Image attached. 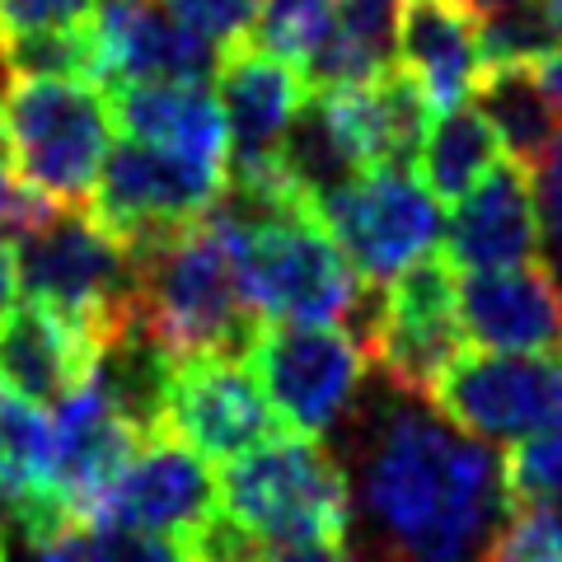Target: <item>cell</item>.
<instances>
[{
	"mask_svg": "<svg viewBox=\"0 0 562 562\" xmlns=\"http://www.w3.org/2000/svg\"><path fill=\"white\" fill-rule=\"evenodd\" d=\"M357 502L371 530L366 562H479L516 506L487 441L403 394L361 431Z\"/></svg>",
	"mask_w": 562,
	"mask_h": 562,
	"instance_id": "6da1fadb",
	"label": "cell"
},
{
	"mask_svg": "<svg viewBox=\"0 0 562 562\" xmlns=\"http://www.w3.org/2000/svg\"><path fill=\"white\" fill-rule=\"evenodd\" d=\"M140 324L173 361L235 357L254 347L262 319L244 301L235 239L211 216L136 254Z\"/></svg>",
	"mask_w": 562,
	"mask_h": 562,
	"instance_id": "7a4b0ae2",
	"label": "cell"
},
{
	"mask_svg": "<svg viewBox=\"0 0 562 562\" xmlns=\"http://www.w3.org/2000/svg\"><path fill=\"white\" fill-rule=\"evenodd\" d=\"M221 512L262 543H342L351 525V479L319 436H272L216 479Z\"/></svg>",
	"mask_w": 562,
	"mask_h": 562,
	"instance_id": "3957f363",
	"label": "cell"
},
{
	"mask_svg": "<svg viewBox=\"0 0 562 562\" xmlns=\"http://www.w3.org/2000/svg\"><path fill=\"white\" fill-rule=\"evenodd\" d=\"M347 333L366 347V361L403 398H431L446 366L464 351L460 277L454 262L431 249L384 286H366Z\"/></svg>",
	"mask_w": 562,
	"mask_h": 562,
	"instance_id": "277c9868",
	"label": "cell"
},
{
	"mask_svg": "<svg viewBox=\"0 0 562 562\" xmlns=\"http://www.w3.org/2000/svg\"><path fill=\"white\" fill-rule=\"evenodd\" d=\"M14 173L52 206H85L113 150V103L94 80H14L0 103Z\"/></svg>",
	"mask_w": 562,
	"mask_h": 562,
	"instance_id": "5b68a950",
	"label": "cell"
},
{
	"mask_svg": "<svg viewBox=\"0 0 562 562\" xmlns=\"http://www.w3.org/2000/svg\"><path fill=\"white\" fill-rule=\"evenodd\" d=\"M14 268L29 301L85 324L94 342L140 319L136 254L76 206H57L38 231L14 239Z\"/></svg>",
	"mask_w": 562,
	"mask_h": 562,
	"instance_id": "8992f818",
	"label": "cell"
},
{
	"mask_svg": "<svg viewBox=\"0 0 562 562\" xmlns=\"http://www.w3.org/2000/svg\"><path fill=\"white\" fill-rule=\"evenodd\" d=\"M225 235L239 254L244 301L262 324H347L371 286L357 277L314 211Z\"/></svg>",
	"mask_w": 562,
	"mask_h": 562,
	"instance_id": "52a82bcc",
	"label": "cell"
},
{
	"mask_svg": "<svg viewBox=\"0 0 562 562\" xmlns=\"http://www.w3.org/2000/svg\"><path fill=\"white\" fill-rule=\"evenodd\" d=\"M225 179H231L225 165L192 160V155L160 150L127 136L109 150V160L99 169L90 216L132 254H140L198 225L225 192Z\"/></svg>",
	"mask_w": 562,
	"mask_h": 562,
	"instance_id": "ba28073f",
	"label": "cell"
},
{
	"mask_svg": "<svg viewBox=\"0 0 562 562\" xmlns=\"http://www.w3.org/2000/svg\"><path fill=\"white\" fill-rule=\"evenodd\" d=\"M314 216L347 254L357 277L371 286H384L408 262L431 254L436 239L446 235L441 202L431 198L413 169L394 165L361 169L357 179H347L342 188L314 202Z\"/></svg>",
	"mask_w": 562,
	"mask_h": 562,
	"instance_id": "9c48e42d",
	"label": "cell"
},
{
	"mask_svg": "<svg viewBox=\"0 0 562 562\" xmlns=\"http://www.w3.org/2000/svg\"><path fill=\"white\" fill-rule=\"evenodd\" d=\"M431 408L473 441L520 446L562 427V351H460Z\"/></svg>",
	"mask_w": 562,
	"mask_h": 562,
	"instance_id": "30bf717a",
	"label": "cell"
},
{
	"mask_svg": "<svg viewBox=\"0 0 562 562\" xmlns=\"http://www.w3.org/2000/svg\"><path fill=\"white\" fill-rule=\"evenodd\" d=\"M244 366L291 431L319 436L357 403L366 347L342 324H262Z\"/></svg>",
	"mask_w": 562,
	"mask_h": 562,
	"instance_id": "8fae6325",
	"label": "cell"
},
{
	"mask_svg": "<svg viewBox=\"0 0 562 562\" xmlns=\"http://www.w3.org/2000/svg\"><path fill=\"white\" fill-rule=\"evenodd\" d=\"M277 413L249 366L235 357H188L173 361L169 394H165V427L188 450L211 464H231L239 454L258 450L277 436Z\"/></svg>",
	"mask_w": 562,
	"mask_h": 562,
	"instance_id": "7c38bea8",
	"label": "cell"
},
{
	"mask_svg": "<svg viewBox=\"0 0 562 562\" xmlns=\"http://www.w3.org/2000/svg\"><path fill=\"white\" fill-rule=\"evenodd\" d=\"M216 506H221L216 473L206 469L202 454L173 441V436H150L132 454V464L113 479V487L94 502L85 525L188 539Z\"/></svg>",
	"mask_w": 562,
	"mask_h": 562,
	"instance_id": "4fadbf2b",
	"label": "cell"
},
{
	"mask_svg": "<svg viewBox=\"0 0 562 562\" xmlns=\"http://www.w3.org/2000/svg\"><path fill=\"white\" fill-rule=\"evenodd\" d=\"M99 33V85L140 80H198L206 85L221 66V52L206 38H198L183 20H173L165 0H122V5H99L94 14Z\"/></svg>",
	"mask_w": 562,
	"mask_h": 562,
	"instance_id": "5bb4252c",
	"label": "cell"
},
{
	"mask_svg": "<svg viewBox=\"0 0 562 562\" xmlns=\"http://www.w3.org/2000/svg\"><path fill=\"white\" fill-rule=\"evenodd\" d=\"M464 338L483 351H562V286L549 262L460 277Z\"/></svg>",
	"mask_w": 562,
	"mask_h": 562,
	"instance_id": "9a60e30c",
	"label": "cell"
},
{
	"mask_svg": "<svg viewBox=\"0 0 562 562\" xmlns=\"http://www.w3.org/2000/svg\"><path fill=\"white\" fill-rule=\"evenodd\" d=\"M539 206H535V179L516 160H497L483 183L460 198L454 216L446 221V258L464 272H492V268H520L539 258Z\"/></svg>",
	"mask_w": 562,
	"mask_h": 562,
	"instance_id": "2e32d148",
	"label": "cell"
},
{
	"mask_svg": "<svg viewBox=\"0 0 562 562\" xmlns=\"http://www.w3.org/2000/svg\"><path fill=\"white\" fill-rule=\"evenodd\" d=\"M140 446H146V436L94 384H85L80 394L61 403L57 422H52V492L85 525L94 502L113 487V479L132 464Z\"/></svg>",
	"mask_w": 562,
	"mask_h": 562,
	"instance_id": "e0dca14e",
	"label": "cell"
},
{
	"mask_svg": "<svg viewBox=\"0 0 562 562\" xmlns=\"http://www.w3.org/2000/svg\"><path fill=\"white\" fill-rule=\"evenodd\" d=\"M94 357V333L52 305L29 301L0 319V384L38 408H61L70 394H80L90 384Z\"/></svg>",
	"mask_w": 562,
	"mask_h": 562,
	"instance_id": "ac0fdd59",
	"label": "cell"
},
{
	"mask_svg": "<svg viewBox=\"0 0 562 562\" xmlns=\"http://www.w3.org/2000/svg\"><path fill=\"white\" fill-rule=\"evenodd\" d=\"M211 80H216L225 127H231V165L277 155L281 136H286L301 103L310 99L301 66L281 61L277 52L258 43H239L221 52V66Z\"/></svg>",
	"mask_w": 562,
	"mask_h": 562,
	"instance_id": "d6986e66",
	"label": "cell"
},
{
	"mask_svg": "<svg viewBox=\"0 0 562 562\" xmlns=\"http://www.w3.org/2000/svg\"><path fill=\"white\" fill-rule=\"evenodd\" d=\"M113 122L132 140L231 169V127L216 90L198 80H140L113 90Z\"/></svg>",
	"mask_w": 562,
	"mask_h": 562,
	"instance_id": "ffe728a7",
	"label": "cell"
},
{
	"mask_svg": "<svg viewBox=\"0 0 562 562\" xmlns=\"http://www.w3.org/2000/svg\"><path fill=\"white\" fill-rule=\"evenodd\" d=\"M483 14L464 0H398V57L436 109L464 103L483 70Z\"/></svg>",
	"mask_w": 562,
	"mask_h": 562,
	"instance_id": "44dd1931",
	"label": "cell"
},
{
	"mask_svg": "<svg viewBox=\"0 0 562 562\" xmlns=\"http://www.w3.org/2000/svg\"><path fill=\"white\" fill-rule=\"evenodd\" d=\"M469 94L506 160H516L520 169H539L562 140V109L539 80V66H483Z\"/></svg>",
	"mask_w": 562,
	"mask_h": 562,
	"instance_id": "7402d4cb",
	"label": "cell"
},
{
	"mask_svg": "<svg viewBox=\"0 0 562 562\" xmlns=\"http://www.w3.org/2000/svg\"><path fill=\"white\" fill-rule=\"evenodd\" d=\"M394 47H398V0H338L324 43L301 66V76L310 90L366 85L384 66H394Z\"/></svg>",
	"mask_w": 562,
	"mask_h": 562,
	"instance_id": "603a6c76",
	"label": "cell"
},
{
	"mask_svg": "<svg viewBox=\"0 0 562 562\" xmlns=\"http://www.w3.org/2000/svg\"><path fill=\"white\" fill-rule=\"evenodd\" d=\"M497 160L502 146L492 136L487 117L473 103H454V109H441V117L427 127L417 169L436 202H460L483 183V173Z\"/></svg>",
	"mask_w": 562,
	"mask_h": 562,
	"instance_id": "cb8c5ba5",
	"label": "cell"
},
{
	"mask_svg": "<svg viewBox=\"0 0 562 562\" xmlns=\"http://www.w3.org/2000/svg\"><path fill=\"white\" fill-rule=\"evenodd\" d=\"M0 66L14 80H94L99 85V33L94 20L76 29H43L0 38Z\"/></svg>",
	"mask_w": 562,
	"mask_h": 562,
	"instance_id": "d4e9b609",
	"label": "cell"
},
{
	"mask_svg": "<svg viewBox=\"0 0 562 562\" xmlns=\"http://www.w3.org/2000/svg\"><path fill=\"white\" fill-rule=\"evenodd\" d=\"M562 47V29L543 14L539 0H512V5L483 14L479 52L483 66H539Z\"/></svg>",
	"mask_w": 562,
	"mask_h": 562,
	"instance_id": "484cf974",
	"label": "cell"
},
{
	"mask_svg": "<svg viewBox=\"0 0 562 562\" xmlns=\"http://www.w3.org/2000/svg\"><path fill=\"white\" fill-rule=\"evenodd\" d=\"M333 10H338V0H262L258 29H254L258 47L277 52L291 66H305L314 57V47L324 43Z\"/></svg>",
	"mask_w": 562,
	"mask_h": 562,
	"instance_id": "4316f807",
	"label": "cell"
},
{
	"mask_svg": "<svg viewBox=\"0 0 562 562\" xmlns=\"http://www.w3.org/2000/svg\"><path fill=\"white\" fill-rule=\"evenodd\" d=\"M479 562H562V516L553 506L516 502Z\"/></svg>",
	"mask_w": 562,
	"mask_h": 562,
	"instance_id": "83f0119b",
	"label": "cell"
},
{
	"mask_svg": "<svg viewBox=\"0 0 562 562\" xmlns=\"http://www.w3.org/2000/svg\"><path fill=\"white\" fill-rule=\"evenodd\" d=\"M506 492L512 502L562 506V427L530 436L506 454Z\"/></svg>",
	"mask_w": 562,
	"mask_h": 562,
	"instance_id": "f1b7e54d",
	"label": "cell"
},
{
	"mask_svg": "<svg viewBox=\"0 0 562 562\" xmlns=\"http://www.w3.org/2000/svg\"><path fill=\"white\" fill-rule=\"evenodd\" d=\"M165 10L216 52H231L239 43H249V33L258 29L262 0H165Z\"/></svg>",
	"mask_w": 562,
	"mask_h": 562,
	"instance_id": "f546056e",
	"label": "cell"
},
{
	"mask_svg": "<svg viewBox=\"0 0 562 562\" xmlns=\"http://www.w3.org/2000/svg\"><path fill=\"white\" fill-rule=\"evenodd\" d=\"M76 543H80V562H192L179 539L113 530V525H80Z\"/></svg>",
	"mask_w": 562,
	"mask_h": 562,
	"instance_id": "4dcf8cb0",
	"label": "cell"
},
{
	"mask_svg": "<svg viewBox=\"0 0 562 562\" xmlns=\"http://www.w3.org/2000/svg\"><path fill=\"white\" fill-rule=\"evenodd\" d=\"M179 543L188 549L192 562H262V558H268V549H272V543H262L254 530H244L239 520L225 516L221 506Z\"/></svg>",
	"mask_w": 562,
	"mask_h": 562,
	"instance_id": "1f68e13d",
	"label": "cell"
},
{
	"mask_svg": "<svg viewBox=\"0 0 562 562\" xmlns=\"http://www.w3.org/2000/svg\"><path fill=\"white\" fill-rule=\"evenodd\" d=\"M99 14V0H0V38L43 29H76Z\"/></svg>",
	"mask_w": 562,
	"mask_h": 562,
	"instance_id": "d6a6232c",
	"label": "cell"
},
{
	"mask_svg": "<svg viewBox=\"0 0 562 562\" xmlns=\"http://www.w3.org/2000/svg\"><path fill=\"white\" fill-rule=\"evenodd\" d=\"M52 206L43 192H33L20 173L10 169V160L0 155V239H20V235H29V231H38V225L52 216Z\"/></svg>",
	"mask_w": 562,
	"mask_h": 562,
	"instance_id": "836d02e7",
	"label": "cell"
},
{
	"mask_svg": "<svg viewBox=\"0 0 562 562\" xmlns=\"http://www.w3.org/2000/svg\"><path fill=\"white\" fill-rule=\"evenodd\" d=\"M535 206H539V231L549 249L562 258V140L549 150V160L535 169Z\"/></svg>",
	"mask_w": 562,
	"mask_h": 562,
	"instance_id": "e575fe53",
	"label": "cell"
},
{
	"mask_svg": "<svg viewBox=\"0 0 562 562\" xmlns=\"http://www.w3.org/2000/svg\"><path fill=\"white\" fill-rule=\"evenodd\" d=\"M262 562H357L342 553V543H286V549H268Z\"/></svg>",
	"mask_w": 562,
	"mask_h": 562,
	"instance_id": "d590c367",
	"label": "cell"
},
{
	"mask_svg": "<svg viewBox=\"0 0 562 562\" xmlns=\"http://www.w3.org/2000/svg\"><path fill=\"white\" fill-rule=\"evenodd\" d=\"M76 530H80V525H70L66 535H57V539L38 543V549H29V553H33V562H80V543H76Z\"/></svg>",
	"mask_w": 562,
	"mask_h": 562,
	"instance_id": "8d00e7d4",
	"label": "cell"
},
{
	"mask_svg": "<svg viewBox=\"0 0 562 562\" xmlns=\"http://www.w3.org/2000/svg\"><path fill=\"white\" fill-rule=\"evenodd\" d=\"M14 286H20V268H14V244L0 239V319L14 310Z\"/></svg>",
	"mask_w": 562,
	"mask_h": 562,
	"instance_id": "74e56055",
	"label": "cell"
},
{
	"mask_svg": "<svg viewBox=\"0 0 562 562\" xmlns=\"http://www.w3.org/2000/svg\"><path fill=\"white\" fill-rule=\"evenodd\" d=\"M539 80L549 85V94H553V103L562 109V47L553 52V57H543L539 61Z\"/></svg>",
	"mask_w": 562,
	"mask_h": 562,
	"instance_id": "f35d334b",
	"label": "cell"
},
{
	"mask_svg": "<svg viewBox=\"0 0 562 562\" xmlns=\"http://www.w3.org/2000/svg\"><path fill=\"white\" fill-rule=\"evenodd\" d=\"M464 5H473V10H479V14H492V10L512 5V0H464Z\"/></svg>",
	"mask_w": 562,
	"mask_h": 562,
	"instance_id": "ab89813d",
	"label": "cell"
},
{
	"mask_svg": "<svg viewBox=\"0 0 562 562\" xmlns=\"http://www.w3.org/2000/svg\"><path fill=\"white\" fill-rule=\"evenodd\" d=\"M539 5H543V14H549V20L562 29V0H539Z\"/></svg>",
	"mask_w": 562,
	"mask_h": 562,
	"instance_id": "60d3db41",
	"label": "cell"
},
{
	"mask_svg": "<svg viewBox=\"0 0 562 562\" xmlns=\"http://www.w3.org/2000/svg\"><path fill=\"white\" fill-rule=\"evenodd\" d=\"M99 5H122V0H99Z\"/></svg>",
	"mask_w": 562,
	"mask_h": 562,
	"instance_id": "b9f144b4",
	"label": "cell"
},
{
	"mask_svg": "<svg viewBox=\"0 0 562 562\" xmlns=\"http://www.w3.org/2000/svg\"><path fill=\"white\" fill-rule=\"evenodd\" d=\"M0 76H5V66H0ZM0 136H5V127H0Z\"/></svg>",
	"mask_w": 562,
	"mask_h": 562,
	"instance_id": "7bdbcfd3",
	"label": "cell"
},
{
	"mask_svg": "<svg viewBox=\"0 0 562 562\" xmlns=\"http://www.w3.org/2000/svg\"><path fill=\"white\" fill-rule=\"evenodd\" d=\"M0 562H5V549H0Z\"/></svg>",
	"mask_w": 562,
	"mask_h": 562,
	"instance_id": "ee69618b",
	"label": "cell"
}]
</instances>
